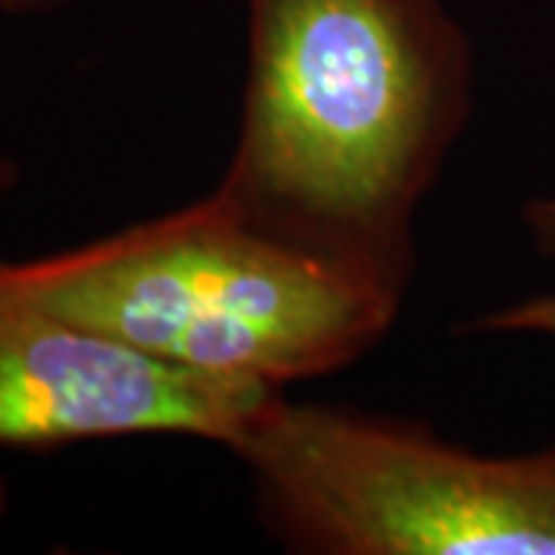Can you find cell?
Segmentation results:
<instances>
[{"mask_svg": "<svg viewBox=\"0 0 555 555\" xmlns=\"http://www.w3.org/2000/svg\"><path fill=\"white\" fill-rule=\"evenodd\" d=\"M476 60L441 0H247L241 217L408 284L414 219L473 115Z\"/></svg>", "mask_w": 555, "mask_h": 555, "instance_id": "obj_1", "label": "cell"}, {"mask_svg": "<svg viewBox=\"0 0 555 555\" xmlns=\"http://www.w3.org/2000/svg\"><path fill=\"white\" fill-rule=\"evenodd\" d=\"M0 272L47 309L192 374L284 389L392 331L408 284L241 217L217 192Z\"/></svg>", "mask_w": 555, "mask_h": 555, "instance_id": "obj_2", "label": "cell"}, {"mask_svg": "<svg viewBox=\"0 0 555 555\" xmlns=\"http://www.w3.org/2000/svg\"><path fill=\"white\" fill-rule=\"evenodd\" d=\"M229 451L294 553L555 555V444L476 454L423 423L281 389Z\"/></svg>", "mask_w": 555, "mask_h": 555, "instance_id": "obj_3", "label": "cell"}, {"mask_svg": "<svg viewBox=\"0 0 555 555\" xmlns=\"http://www.w3.org/2000/svg\"><path fill=\"white\" fill-rule=\"evenodd\" d=\"M275 392L164 364L62 318L0 272V448L182 436L229 451Z\"/></svg>", "mask_w": 555, "mask_h": 555, "instance_id": "obj_4", "label": "cell"}, {"mask_svg": "<svg viewBox=\"0 0 555 555\" xmlns=\"http://www.w3.org/2000/svg\"><path fill=\"white\" fill-rule=\"evenodd\" d=\"M528 235L534 241L537 254L550 259L555 269V198H534L521 210ZM469 334H537L555 339V287L546 294L513 302L506 309H496L491 315H481L466 324Z\"/></svg>", "mask_w": 555, "mask_h": 555, "instance_id": "obj_5", "label": "cell"}, {"mask_svg": "<svg viewBox=\"0 0 555 555\" xmlns=\"http://www.w3.org/2000/svg\"><path fill=\"white\" fill-rule=\"evenodd\" d=\"M72 0H0V13L7 16H50Z\"/></svg>", "mask_w": 555, "mask_h": 555, "instance_id": "obj_6", "label": "cell"}, {"mask_svg": "<svg viewBox=\"0 0 555 555\" xmlns=\"http://www.w3.org/2000/svg\"><path fill=\"white\" fill-rule=\"evenodd\" d=\"M22 182V167L16 158H10L7 152H0V207L10 201V195L20 189Z\"/></svg>", "mask_w": 555, "mask_h": 555, "instance_id": "obj_7", "label": "cell"}, {"mask_svg": "<svg viewBox=\"0 0 555 555\" xmlns=\"http://www.w3.org/2000/svg\"><path fill=\"white\" fill-rule=\"evenodd\" d=\"M7 509H10V485H7V478L0 476V525L7 518Z\"/></svg>", "mask_w": 555, "mask_h": 555, "instance_id": "obj_8", "label": "cell"}]
</instances>
